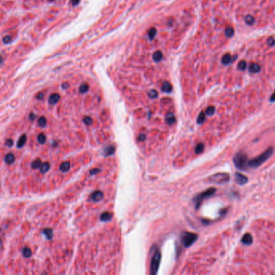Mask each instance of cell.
I'll use <instances>...</instances> for the list:
<instances>
[{"label":"cell","instance_id":"1","mask_svg":"<svg viewBox=\"0 0 275 275\" xmlns=\"http://www.w3.org/2000/svg\"><path fill=\"white\" fill-rule=\"evenodd\" d=\"M274 153V149L270 147L265 152L258 155L257 157L252 158L251 160H249L248 162V168H257L260 165H261L263 163L267 161L270 157H271Z\"/></svg>","mask_w":275,"mask_h":275},{"label":"cell","instance_id":"2","mask_svg":"<svg viewBox=\"0 0 275 275\" xmlns=\"http://www.w3.org/2000/svg\"><path fill=\"white\" fill-rule=\"evenodd\" d=\"M248 157L246 154L242 152L237 153L233 157V163L236 168L240 170H246L248 167Z\"/></svg>","mask_w":275,"mask_h":275},{"label":"cell","instance_id":"3","mask_svg":"<svg viewBox=\"0 0 275 275\" xmlns=\"http://www.w3.org/2000/svg\"><path fill=\"white\" fill-rule=\"evenodd\" d=\"M216 192V189L215 187H211V188L206 190L205 191L198 194L194 198V202L195 203V209H199V207L202 204V203L209 197L212 196L213 194Z\"/></svg>","mask_w":275,"mask_h":275},{"label":"cell","instance_id":"4","mask_svg":"<svg viewBox=\"0 0 275 275\" xmlns=\"http://www.w3.org/2000/svg\"><path fill=\"white\" fill-rule=\"evenodd\" d=\"M198 239V235L194 232H183L181 235V241L186 248L191 246Z\"/></svg>","mask_w":275,"mask_h":275},{"label":"cell","instance_id":"5","mask_svg":"<svg viewBox=\"0 0 275 275\" xmlns=\"http://www.w3.org/2000/svg\"><path fill=\"white\" fill-rule=\"evenodd\" d=\"M208 180L212 183L224 184L230 180V175L228 173H217L212 175Z\"/></svg>","mask_w":275,"mask_h":275},{"label":"cell","instance_id":"6","mask_svg":"<svg viewBox=\"0 0 275 275\" xmlns=\"http://www.w3.org/2000/svg\"><path fill=\"white\" fill-rule=\"evenodd\" d=\"M160 261H161V252L159 250H157L153 255L152 262H151V274H157L158 268H159V265H160Z\"/></svg>","mask_w":275,"mask_h":275},{"label":"cell","instance_id":"7","mask_svg":"<svg viewBox=\"0 0 275 275\" xmlns=\"http://www.w3.org/2000/svg\"><path fill=\"white\" fill-rule=\"evenodd\" d=\"M235 180L239 185H244L248 182V177L240 173H235Z\"/></svg>","mask_w":275,"mask_h":275},{"label":"cell","instance_id":"8","mask_svg":"<svg viewBox=\"0 0 275 275\" xmlns=\"http://www.w3.org/2000/svg\"><path fill=\"white\" fill-rule=\"evenodd\" d=\"M252 236H251V234H249V233H246V234H244L243 237H242V239H241V242H242V244H246V245H249V244H251L252 243Z\"/></svg>","mask_w":275,"mask_h":275},{"label":"cell","instance_id":"9","mask_svg":"<svg viewBox=\"0 0 275 275\" xmlns=\"http://www.w3.org/2000/svg\"><path fill=\"white\" fill-rule=\"evenodd\" d=\"M102 198H103V194L99 190L95 191L91 194V199L94 202H99L100 200H102Z\"/></svg>","mask_w":275,"mask_h":275},{"label":"cell","instance_id":"10","mask_svg":"<svg viewBox=\"0 0 275 275\" xmlns=\"http://www.w3.org/2000/svg\"><path fill=\"white\" fill-rule=\"evenodd\" d=\"M60 100V94H53L49 96L48 98V102L51 105H54Z\"/></svg>","mask_w":275,"mask_h":275},{"label":"cell","instance_id":"11","mask_svg":"<svg viewBox=\"0 0 275 275\" xmlns=\"http://www.w3.org/2000/svg\"><path fill=\"white\" fill-rule=\"evenodd\" d=\"M161 91H164V92H166V93H169V92H171L172 91V86H171V84L169 83V82H164L163 84H162V86H161Z\"/></svg>","mask_w":275,"mask_h":275},{"label":"cell","instance_id":"12","mask_svg":"<svg viewBox=\"0 0 275 275\" xmlns=\"http://www.w3.org/2000/svg\"><path fill=\"white\" fill-rule=\"evenodd\" d=\"M260 70H261V67L257 63H252L251 65L249 66V71L251 73H258Z\"/></svg>","mask_w":275,"mask_h":275},{"label":"cell","instance_id":"13","mask_svg":"<svg viewBox=\"0 0 275 275\" xmlns=\"http://www.w3.org/2000/svg\"><path fill=\"white\" fill-rule=\"evenodd\" d=\"M162 57H163V54H162V53L161 51H156L153 53V58L154 60V61H156V62L161 61Z\"/></svg>","mask_w":275,"mask_h":275},{"label":"cell","instance_id":"14","mask_svg":"<svg viewBox=\"0 0 275 275\" xmlns=\"http://www.w3.org/2000/svg\"><path fill=\"white\" fill-rule=\"evenodd\" d=\"M111 217H112V214L110 212H103L100 216V219L102 221H104V222H107V221H109L111 219Z\"/></svg>","mask_w":275,"mask_h":275},{"label":"cell","instance_id":"15","mask_svg":"<svg viewBox=\"0 0 275 275\" xmlns=\"http://www.w3.org/2000/svg\"><path fill=\"white\" fill-rule=\"evenodd\" d=\"M70 169V164L69 161H65V162H63L62 164L60 165V169H61L62 172H67Z\"/></svg>","mask_w":275,"mask_h":275},{"label":"cell","instance_id":"16","mask_svg":"<svg viewBox=\"0 0 275 275\" xmlns=\"http://www.w3.org/2000/svg\"><path fill=\"white\" fill-rule=\"evenodd\" d=\"M15 161V157H14V155L12 154V153H8L6 156H5V161H6V163H8V164H12L13 162Z\"/></svg>","mask_w":275,"mask_h":275},{"label":"cell","instance_id":"17","mask_svg":"<svg viewBox=\"0 0 275 275\" xmlns=\"http://www.w3.org/2000/svg\"><path fill=\"white\" fill-rule=\"evenodd\" d=\"M26 141H27V136H26V135H23V136H21V137L20 138V140H19L18 142H17V146H18V148H21V147H23V146L25 145Z\"/></svg>","mask_w":275,"mask_h":275},{"label":"cell","instance_id":"18","mask_svg":"<svg viewBox=\"0 0 275 275\" xmlns=\"http://www.w3.org/2000/svg\"><path fill=\"white\" fill-rule=\"evenodd\" d=\"M232 61V57L229 53H226L222 57V62L224 63V65H228L229 63Z\"/></svg>","mask_w":275,"mask_h":275},{"label":"cell","instance_id":"19","mask_svg":"<svg viewBox=\"0 0 275 275\" xmlns=\"http://www.w3.org/2000/svg\"><path fill=\"white\" fill-rule=\"evenodd\" d=\"M165 119H166V122L168 123L169 124H173L175 122V117H174V115L172 113H169L167 115L166 117H165Z\"/></svg>","mask_w":275,"mask_h":275},{"label":"cell","instance_id":"20","mask_svg":"<svg viewBox=\"0 0 275 275\" xmlns=\"http://www.w3.org/2000/svg\"><path fill=\"white\" fill-rule=\"evenodd\" d=\"M40 172L41 173H45V172H48L49 169H50V164L48 163V162H46V163H44L41 165V166L40 167Z\"/></svg>","mask_w":275,"mask_h":275},{"label":"cell","instance_id":"21","mask_svg":"<svg viewBox=\"0 0 275 275\" xmlns=\"http://www.w3.org/2000/svg\"><path fill=\"white\" fill-rule=\"evenodd\" d=\"M205 119H206V113H204L203 111L200 112V114L199 115L198 118H197V123L199 124H201L205 121Z\"/></svg>","mask_w":275,"mask_h":275},{"label":"cell","instance_id":"22","mask_svg":"<svg viewBox=\"0 0 275 275\" xmlns=\"http://www.w3.org/2000/svg\"><path fill=\"white\" fill-rule=\"evenodd\" d=\"M89 90V86H88V84L87 83H83V85H81V87H79V92L81 93V94H84V93H86Z\"/></svg>","mask_w":275,"mask_h":275},{"label":"cell","instance_id":"23","mask_svg":"<svg viewBox=\"0 0 275 275\" xmlns=\"http://www.w3.org/2000/svg\"><path fill=\"white\" fill-rule=\"evenodd\" d=\"M203 149H204V145H203V144L199 143V144H198V145H196L194 151H195V153H197V154H199V153H201L203 151Z\"/></svg>","mask_w":275,"mask_h":275},{"label":"cell","instance_id":"24","mask_svg":"<svg viewBox=\"0 0 275 275\" xmlns=\"http://www.w3.org/2000/svg\"><path fill=\"white\" fill-rule=\"evenodd\" d=\"M156 33H157V29H156V28H150L149 31L148 32V35H149V37L150 38V40H153V38H154V36L156 35Z\"/></svg>","mask_w":275,"mask_h":275},{"label":"cell","instance_id":"25","mask_svg":"<svg viewBox=\"0 0 275 275\" xmlns=\"http://www.w3.org/2000/svg\"><path fill=\"white\" fill-rule=\"evenodd\" d=\"M215 111H216V108L214 107V106H208L207 108V110L205 111V113L207 115H212L215 113Z\"/></svg>","mask_w":275,"mask_h":275},{"label":"cell","instance_id":"26","mask_svg":"<svg viewBox=\"0 0 275 275\" xmlns=\"http://www.w3.org/2000/svg\"><path fill=\"white\" fill-rule=\"evenodd\" d=\"M225 35H227L228 37H232V35H234V29L231 27H228L226 28L225 30Z\"/></svg>","mask_w":275,"mask_h":275},{"label":"cell","instance_id":"27","mask_svg":"<svg viewBox=\"0 0 275 275\" xmlns=\"http://www.w3.org/2000/svg\"><path fill=\"white\" fill-rule=\"evenodd\" d=\"M45 141H46V137L44 134H40L37 136V141L39 142V144H40V145H44L45 143Z\"/></svg>","mask_w":275,"mask_h":275},{"label":"cell","instance_id":"28","mask_svg":"<svg viewBox=\"0 0 275 275\" xmlns=\"http://www.w3.org/2000/svg\"><path fill=\"white\" fill-rule=\"evenodd\" d=\"M41 161L40 160V159H37V160H35L32 162V164H31V167H32V169H37V168H39L41 166Z\"/></svg>","mask_w":275,"mask_h":275},{"label":"cell","instance_id":"29","mask_svg":"<svg viewBox=\"0 0 275 275\" xmlns=\"http://www.w3.org/2000/svg\"><path fill=\"white\" fill-rule=\"evenodd\" d=\"M115 152V148L113 146H109V147H107L106 149H105V155L106 156H109L111 154H112V153Z\"/></svg>","mask_w":275,"mask_h":275},{"label":"cell","instance_id":"30","mask_svg":"<svg viewBox=\"0 0 275 275\" xmlns=\"http://www.w3.org/2000/svg\"><path fill=\"white\" fill-rule=\"evenodd\" d=\"M246 66H247V64L245 61H240V62L238 63V69L240 70H244Z\"/></svg>","mask_w":275,"mask_h":275},{"label":"cell","instance_id":"31","mask_svg":"<svg viewBox=\"0 0 275 275\" xmlns=\"http://www.w3.org/2000/svg\"><path fill=\"white\" fill-rule=\"evenodd\" d=\"M45 124H46V119L44 118V116H41V117L38 119V125H39L40 127H41V128H43V127L45 126Z\"/></svg>","mask_w":275,"mask_h":275},{"label":"cell","instance_id":"32","mask_svg":"<svg viewBox=\"0 0 275 275\" xmlns=\"http://www.w3.org/2000/svg\"><path fill=\"white\" fill-rule=\"evenodd\" d=\"M22 252H23V255H24V257H29L31 255V251L28 248H24V249H23V251H22Z\"/></svg>","mask_w":275,"mask_h":275},{"label":"cell","instance_id":"33","mask_svg":"<svg viewBox=\"0 0 275 275\" xmlns=\"http://www.w3.org/2000/svg\"><path fill=\"white\" fill-rule=\"evenodd\" d=\"M245 22L248 24H252L254 23V18L252 16H247L245 17Z\"/></svg>","mask_w":275,"mask_h":275},{"label":"cell","instance_id":"34","mask_svg":"<svg viewBox=\"0 0 275 275\" xmlns=\"http://www.w3.org/2000/svg\"><path fill=\"white\" fill-rule=\"evenodd\" d=\"M149 96L151 98H155L158 96V93H157V91H155V90H151V91L149 92Z\"/></svg>","mask_w":275,"mask_h":275},{"label":"cell","instance_id":"35","mask_svg":"<svg viewBox=\"0 0 275 275\" xmlns=\"http://www.w3.org/2000/svg\"><path fill=\"white\" fill-rule=\"evenodd\" d=\"M43 232L46 235V236H48V239H50L52 237V235H53V232H52L51 229H45V230H44Z\"/></svg>","mask_w":275,"mask_h":275},{"label":"cell","instance_id":"36","mask_svg":"<svg viewBox=\"0 0 275 275\" xmlns=\"http://www.w3.org/2000/svg\"><path fill=\"white\" fill-rule=\"evenodd\" d=\"M83 120H84V123H85L87 125H91V124H92V119H91V117H89V116L85 117Z\"/></svg>","mask_w":275,"mask_h":275},{"label":"cell","instance_id":"37","mask_svg":"<svg viewBox=\"0 0 275 275\" xmlns=\"http://www.w3.org/2000/svg\"><path fill=\"white\" fill-rule=\"evenodd\" d=\"M3 43H4V44L10 43V42L12 41V37H11V36H9V35H7V36H4L3 39Z\"/></svg>","mask_w":275,"mask_h":275},{"label":"cell","instance_id":"38","mask_svg":"<svg viewBox=\"0 0 275 275\" xmlns=\"http://www.w3.org/2000/svg\"><path fill=\"white\" fill-rule=\"evenodd\" d=\"M5 145L8 147H11V146L13 145V141H12V139H8L6 142H5Z\"/></svg>","mask_w":275,"mask_h":275},{"label":"cell","instance_id":"39","mask_svg":"<svg viewBox=\"0 0 275 275\" xmlns=\"http://www.w3.org/2000/svg\"><path fill=\"white\" fill-rule=\"evenodd\" d=\"M267 43H268V44L270 45V46H273V45H274V44H275V40L273 39V38H271V37H270V38H269V39H268Z\"/></svg>","mask_w":275,"mask_h":275},{"label":"cell","instance_id":"40","mask_svg":"<svg viewBox=\"0 0 275 275\" xmlns=\"http://www.w3.org/2000/svg\"><path fill=\"white\" fill-rule=\"evenodd\" d=\"M79 1L80 0H71V3L73 6H76L79 3Z\"/></svg>","mask_w":275,"mask_h":275},{"label":"cell","instance_id":"41","mask_svg":"<svg viewBox=\"0 0 275 275\" xmlns=\"http://www.w3.org/2000/svg\"><path fill=\"white\" fill-rule=\"evenodd\" d=\"M270 102H275V91L271 95V97H270Z\"/></svg>","mask_w":275,"mask_h":275},{"label":"cell","instance_id":"42","mask_svg":"<svg viewBox=\"0 0 275 275\" xmlns=\"http://www.w3.org/2000/svg\"><path fill=\"white\" fill-rule=\"evenodd\" d=\"M36 98H39V99H42V98H44V94L43 93H39V94H37Z\"/></svg>","mask_w":275,"mask_h":275},{"label":"cell","instance_id":"43","mask_svg":"<svg viewBox=\"0 0 275 275\" xmlns=\"http://www.w3.org/2000/svg\"><path fill=\"white\" fill-rule=\"evenodd\" d=\"M138 139H139V141H144V140L145 139V135H141Z\"/></svg>","mask_w":275,"mask_h":275},{"label":"cell","instance_id":"44","mask_svg":"<svg viewBox=\"0 0 275 275\" xmlns=\"http://www.w3.org/2000/svg\"><path fill=\"white\" fill-rule=\"evenodd\" d=\"M29 118H30V119H31V120H33V119L35 118V114H33V113L30 114V115H29Z\"/></svg>","mask_w":275,"mask_h":275},{"label":"cell","instance_id":"45","mask_svg":"<svg viewBox=\"0 0 275 275\" xmlns=\"http://www.w3.org/2000/svg\"><path fill=\"white\" fill-rule=\"evenodd\" d=\"M69 87V85H68V83H63V85H62V87L63 88H67V87Z\"/></svg>","mask_w":275,"mask_h":275},{"label":"cell","instance_id":"46","mask_svg":"<svg viewBox=\"0 0 275 275\" xmlns=\"http://www.w3.org/2000/svg\"><path fill=\"white\" fill-rule=\"evenodd\" d=\"M49 1H50V2H52V1H53V0H49Z\"/></svg>","mask_w":275,"mask_h":275}]
</instances>
